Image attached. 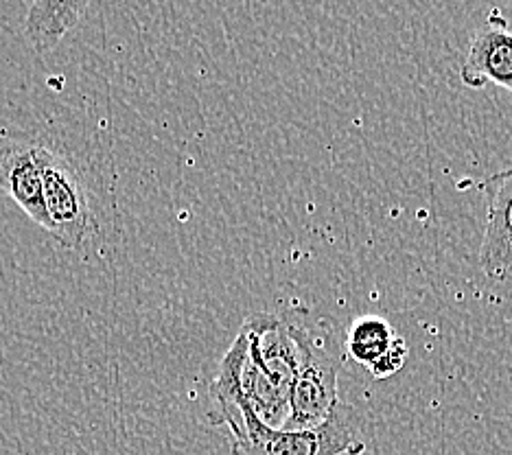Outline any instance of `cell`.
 Returning a JSON list of instances; mask_svg holds the SVG:
<instances>
[{"label": "cell", "instance_id": "6da1fadb", "mask_svg": "<svg viewBox=\"0 0 512 455\" xmlns=\"http://www.w3.org/2000/svg\"><path fill=\"white\" fill-rule=\"evenodd\" d=\"M300 348V370L292 388V414L285 429H313L333 416L340 405V368L346 344L329 320L307 322L287 315Z\"/></svg>", "mask_w": 512, "mask_h": 455}, {"label": "cell", "instance_id": "7a4b0ae2", "mask_svg": "<svg viewBox=\"0 0 512 455\" xmlns=\"http://www.w3.org/2000/svg\"><path fill=\"white\" fill-rule=\"evenodd\" d=\"M232 455H362L366 440L355 423V412L346 403L313 429H270L252 412H246V429L230 440Z\"/></svg>", "mask_w": 512, "mask_h": 455}, {"label": "cell", "instance_id": "3957f363", "mask_svg": "<svg viewBox=\"0 0 512 455\" xmlns=\"http://www.w3.org/2000/svg\"><path fill=\"white\" fill-rule=\"evenodd\" d=\"M38 158L44 180V200L51 219V235L68 250H79L92 232L95 215L90 210L86 186L75 162L62 151L38 143Z\"/></svg>", "mask_w": 512, "mask_h": 455}, {"label": "cell", "instance_id": "277c9868", "mask_svg": "<svg viewBox=\"0 0 512 455\" xmlns=\"http://www.w3.org/2000/svg\"><path fill=\"white\" fill-rule=\"evenodd\" d=\"M480 186L486 193L480 267L493 283H508L512 280V167L488 175Z\"/></svg>", "mask_w": 512, "mask_h": 455}, {"label": "cell", "instance_id": "5b68a950", "mask_svg": "<svg viewBox=\"0 0 512 455\" xmlns=\"http://www.w3.org/2000/svg\"><path fill=\"white\" fill-rule=\"evenodd\" d=\"M460 79L473 90L495 84L512 92V31L497 9L475 29L460 66Z\"/></svg>", "mask_w": 512, "mask_h": 455}, {"label": "cell", "instance_id": "8992f818", "mask_svg": "<svg viewBox=\"0 0 512 455\" xmlns=\"http://www.w3.org/2000/svg\"><path fill=\"white\" fill-rule=\"evenodd\" d=\"M0 193L11 197L44 230H51L38 143L16 138L0 143Z\"/></svg>", "mask_w": 512, "mask_h": 455}, {"label": "cell", "instance_id": "52a82bcc", "mask_svg": "<svg viewBox=\"0 0 512 455\" xmlns=\"http://www.w3.org/2000/svg\"><path fill=\"white\" fill-rule=\"evenodd\" d=\"M252 355L278 388L292 394L300 370V348L287 315L256 313L246 320Z\"/></svg>", "mask_w": 512, "mask_h": 455}, {"label": "cell", "instance_id": "ba28073f", "mask_svg": "<svg viewBox=\"0 0 512 455\" xmlns=\"http://www.w3.org/2000/svg\"><path fill=\"white\" fill-rule=\"evenodd\" d=\"M86 9L88 3H73V0H38V3H33L25 18V33L36 53H51L64 40V35L77 27Z\"/></svg>", "mask_w": 512, "mask_h": 455}, {"label": "cell", "instance_id": "9c48e42d", "mask_svg": "<svg viewBox=\"0 0 512 455\" xmlns=\"http://www.w3.org/2000/svg\"><path fill=\"white\" fill-rule=\"evenodd\" d=\"M399 340L401 335L397 329L388 320L379 318V315H362L344 335L346 355L353 357L357 364L366 366L368 370L386 357Z\"/></svg>", "mask_w": 512, "mask_h": 455}, {"label": "cell", "instance_id": "30bf717a", "mask_svg": "<svg viewBox=\"0 0 512 455\" xmlns=\"http://www.w3.org/2000/svg\"><path fill=\"white\" fill-rule=\"evenodd\" d=\"M407 355H410V350H407V344L401 337V340L392 346L390 353L383 357L381 361H377V364L372 366L368 372L375 379H388L392 375H397V372H401V368L405 366V361H407Z\"/></svg>", "mask_w": 512, "mask_h": 455}]
</instances>
